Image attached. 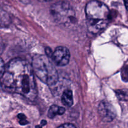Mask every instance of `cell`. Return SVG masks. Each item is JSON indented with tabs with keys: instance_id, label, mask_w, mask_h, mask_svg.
Wrapping results in <instances>:
<instances>
[{
	"instance_id": "obj_9",
	"label": "cell",
	"mask_w": 128,
	"mask_h": 128,
	"mask_svg": "<svg viewBox=\"0 0 128 128\" xmlns=\"http://www.w3.org/2000/svg\"><path fill=\"white\" fill-rule=\"evenodd\" d=\"M116 94L118 98L121 101H127L128 100V91L126 90H118L116 91Z\"/></svg>"
},
{
	"instance_id": "obj_12",
	"label": "cell",
	"mask_w": 128,
	"mask_h": 128,
	"mask_svg": "<svg viewBox=\"0 0 128 128\" xmlns=\"http://www.w3.org/2000/svg\"><path fill=\"white\" fill-rule=\"evenodd\" d=\"M46 54H47V55L48 56H50V57H51V56H52V51H51V50H50V48H46Z\"/></svg>"
},
{
	"instance_id": "obj_13",
	"label": "cell",
	"mask_w": 128,
	"mask_h": 128,
	"mask_svg": "<svg viewBox=\"0 0 128 128\" xmlns=\"http://www.w3.org/2000/svg\"><path fill=\"white\" fill-rule=\"evenodd\" d=\"M18 118L20 119V121H21V120H26V116H25L24 114H20L18 115Z\"/></svg>"
},
{
	"instance_id": "obj_5",
	"label": "cell",
	"mask_w": 128,
	"mask_h": 128,
	"mask_svg": "<svg viewBox=\"0 0 128 128\" xmlns=\"http://www.w3.org/2000/svg\"><path fill=\"white\" fill-rule=\"evenodd\" d=\"M54 64L59 66H66L70 61V52L68 49L63 46L57 48L51 56Z\"/></svg>"
},
{
	"instance_id": "obj_2",
	"label": "cell",
	"mask_w": 128,
	"mask_h": 128,
	"mask_svg": "<svg viewBox=\"0 0 128 128\" xmlns=\"http://www.w3.org/2000/svg\"><path fill=\"white\" fill-rule=\"evenodd\" d=\"M85 11L89 32L97 34L107 27L111 14L106 4L100 1H90L86 4Z\"/></svg>"
},
{
	"instance_id": "obj_6",
	"label": "cell",
	"mask_w": 128,
	"mask_h": 128,
	"mask_svg": "<svg viewBox=\"0 0 128 128\" xmlns=\"http://www.w3.org/2000/svg\"><path fill=\"white\" fill-rule=\"evenodd\" d=\"M98 113L105 122H111L116 118V112L113 106L106 101H102L98 106Z\"/></svg>"
},
{
	"instance_id": "obj_16",
	"label": "cell",
	"mask_w": 128,
	"mask_h": 128,
	"mask_svg": "<svg viewBox=\"0 0 128 128\" xmlns=\"http://www.w3.org/2000/svg\"><path fill=\"white\" fill-rule=\"evenodd\" d=\"M36 128H41V126H37L36 127Z\"/></svg>"
},
{
	"instance_id": "obj_1",
	"label": "cell",
	"mask_w": 128,
	"mask_h": 128,
	"mask_svg": "<svg viewBox=\"0 0 128 128\" xmlns=\"http://www.w3.org/2000/svg\"><path fill=\"white\" fill-rule=\"evenodd\" d=\"M0 84L6 91L34 101L37 96L34 72L31 65L23 59H12L5 66L0 78Z\"/></svg>"
},
{
	"instance_id": "obj_15",
	"label": "cell",
	"mask_w": 128,
	"mask_h": 128,
	"mask_svg": "<svg viewBox=\"0 0 128 128\" xmlns=\"http://www.w3.org/2000/svg\"><path fill=\"white\" fill-rule=\"evenodd\" d=\"M125 6H126V8H127V6H128V4H127V2H126V1H125Z\"/></svg>"
},
{
	"instance_id": "obj_11",
	"label": "cell",
	"mask_w": 128,
	"mask_h": 128,
	"mask_svg": "<svg viewBox=\"0 0 128 128\" xmlns=\"http://www.w3.org/2000/svg\"><path fill=\"white\" fill-rule=\"evenodd\" d=\"M58 128H76V126H74L72 124H64L61 126H59Z\"/></svg>"
},
{
	"instance_id": "obj_4",
	"label": "cell",
	"mask_w": 128,
	"mask_h": 128,
	"mask_svg": "<svg viewBox=\"0 0 128 128\" xmlns=\"http://www.w3.org/2000/svg\"><path fill=\"white\" fill-rule=\"evenodd\" d=\"M50 12L58 23L65 24L73 20L74 12L70 4L66 1L56 2L51 6Z\"/></svg>"
},
{
	"instance_id": "obj_14",
	"label": "cell",
	"mask_w": 128,
	"mask_h": 128,
	"mask_svg": "<svg viewBox=\"0 0 128 128\" xmlns=\"http://www.w3.org/2000/svg\"><path fill=\"white\" fill-rule=\"evenodd\" d=\"M41 125H42V126H44V125H46V121H45V120H42V121H41Z\"/></svg>"
},
{
	"instance_id": "obj_3",
	"label": "cell",
	"mask_w": 128,
	"mask_h": 128,
	"mask_svg": "<svg viewBox=\"0 0 128 128\" xmlns=\"http://www.w3.org/2000/svg\"><path fill=\"white\" fill-rule=\"evenodd\" d=\"M32 71L34 74L44 83L54 85L58 81V74L56 69L44 55H36L32 58Z\"/></svg>"
},
{
	"instance_id": "obj_10",
	"label": "cell",
	"mask_w": 128,
	"mask_h": 128,
	"mask_svg": "<svg viewBox=\"0 0 128 128\" xmlns=\"http://www.w3.org/2000/svg\"><path fill=\"white\" fill-rule=\"evenodd\" d=\"M5 65L4 63V61L2 59L0 58V78L1 77L2 74H3L4 71Z\"/></svg>"
},
{
	"instance_id": "obj_8",
	"label": "cell",
	"mask_w": 128,
	"mask_h": 128,
	"mask_svg": "<svg viewBox=\"0 0 128 128\" xmlns=\"http://www.w3.org/2000/svg\"><path fill=\"white\" fill-rule=\"evenodd\" d=\"M65 112V109L64 108L60 107L56 105H52L50 107L48 112V116L50 118H53L56 115L63 114Z\"/></svg>"
},
{
	"instance_id": "obj_7",
	"label": "cell",
	"mask_w": 128,
	"mask_h": 128,
	"mask_svg": "<svg viewBox=\"0 0 128 128\" xmlns=\"http://www.w3.org/2000/svg\"><path fill=\"white\" fill-rule=\"evenodd\" d=\"M62 102L64 105L68 107H70L73 104V96L71 90H66L64 91L61 97Z\"/></svg>"
}]
</instances>
